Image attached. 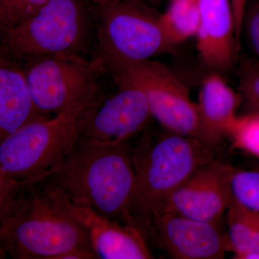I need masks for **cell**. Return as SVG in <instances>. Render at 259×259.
<instances>
[{
	"mask_svg": "<svg viewBox=\"0 0 259 259\" xmlns=\"http://www.w3.org/2000/svg\"><path fill=\"white\" fill-rule=\"evenodd\" d=\"M50 187L66 212L88 232L92 248L97 258H154L148 249L144 233L139 228L122 224L90 207L74 205L56 189Z\"/></svg>",
	"mask_w": 259,
	"mask_h": 259,
	"instance_id": "obj_12",
	"label": "cell"
},
{
	"mask_svg": "<svg viewBox=\"0 0 259 259\" xmlns=\"http://www.w3.org/2000/svg\"><path fill=\"white\" fill-rule=\"evenodd\" d=\"M248 1V0H231L233 15H234L237 44L239 48L242 32H243L245 12Z\"/></svg>",
	"mask_w": 259,
	"mask_h": 259,
	"instance_id": "obj_23",
	"label": "cell"
},
{
	"mask_svg": "<svg viewBox=\"0 0 259 259\" xmlns=\"http://www.w3.org/2000/svg\"><path fill=\"white\" fill-rule=\"evenodd\" d=\"M233 199L242 207L259 214V168L236 169L232 180Z\"/></svg>",
	"mask_w": 259,
	"mask_h": 259,
	"instance_id": "obj_19",
	"label": "cell"
},
{
	"mask_svg": "<svg viewBox=\"0 0 259 259\" xmlns=\"http://www.w3.org/2000/svg\"><path fill=\"white\" fill-rule=\"evenodd\" d=\"M218 224L164 212L151 218L144 231L172 258L222 259L232 248Z\"/></svg>",
	"mask_w": 259,
	"mask_h": 259,
	"instance_id": "obj_10",
	"label": "cell"
},
{
	"mask_svg": "<svg viewBox=\"0 0 259 259\" xmlns=\"http://www.w3.org/2000/svg\"><path fill=\"white\" fill-rule=\"evenodd\" d=\"M240 93L250 112H259V61L246 57L238 71Z\"/></svg>",
	"mask_w": 259,
	"mask_h": 259,
	"instance_id": "obj_21",
	"label": "cell"
},
{
	"mask_svg": "<svg viewBox=\"0 0 259 259\" xmlns=\"http://www.w3.org/2000/svg\"><path fill=\"white\" fill-rule=\"evenodd\" d=\"M135 180L133 151L127 141L78 140L60 167L44 182L74 205L139 228L130 213Z\"/></svg>",
	"mask_w": 259,
	"mask_h": 259,
	"instance_id": "obj_2",
	"label": "cell"
},
{
	"mask_svg": "<svg viewBox=\"0 0 259 259\" xmlns=\"http://www.w3.org/2000/svg\"><path fill=\"white\" fill-rule=\"evenodd\" d=\"M228 238L235 259H259V238L245 209L233 199L228 209Z\"/></svg>",
	"mask_w": 259,
	"mask_h": 259,
	"instance_id": "obj_17",
	"label": "cell"
},
{
	"mask_svg": "<svg viewBox=\"0 0 259 259\" xmlns=\"http://www.w3.org/2000/svg\"><path fill=\"white\" fill-rule=\"evenodd\" d=\"M125 1L138 2V3H145V0H125Z\"/></svg>",
	"mask_w": 259,
	"mask_h": 259,
	"instance_id": "obj_25",
	"label": "cell"
},
{
	"mask_svg": "<svg viewBox=\"0 0 259 259\" xmlns=\"http://www.w3.org/2000/svg\"><path fill=\"white\" fill-rule=\"evenodd\" d=\"M235 170L230 163L216 159L199 167L173 192L157 214L170 212L219 223L233 201Z\"/></svg>",
	"mask_w": 259,
	"mask_h": 259,
	"instance_id": "obj_9",
	"label": "cell"
},
{
	"mask_svg": "<svg viewBox=\"0 0 259 259\" xmlns=\"http://www.w3.org/2000/svg\"><path fill=\"white\" fill-rule=\"evenodd\" d=\"M32 98L26 76L17 61L0 60V141L25 126L49 118Z\"/></svg>",
	"mask_w": 259,
	"mask_h": 259,
	"instance_id": "obj_14",
	"label": "cell"
},
{
	"mask_svg": "<svg viewBox=\"0 0 259 259\" xmlns=\"http://www.w3.org/2000/svg\"><path fill=\"white\" fill-rule=\"evenodd\" d=\"M118 87L115 95L81 117L79 141L126 142L147 125L153 116L145 94L130 85Z\"/></svg>",
	"mask_w": 259,
	"mask_h": 259,
	"instance_id": "obj_11",
	"label": "cell"
},
{
	"mask_svg": "<svg viewBox=\"0 0 259 259\" xmlns=\"http://www.w3.org/2000/svg\"><path fill=\"white\" fill-rule=\"evenodd\" d=\"M0 221L1 258L56 259L69 252L97 257L88 232L44 181L0 194Z\"/></svg>",
	"mask_w": 259,
	"mask_h": 259,
	"instance_id": "obj_1",
	"label": "cell"
},
{
	"mask_svg": "<svg viewBox=\"0 0 259 259\" xmlns=\"http://www.w3.org/2000/svg\"><path fill=\"white\" fill-rule=\"evenodd\" d=\"M243 208H244V207H243ZM244 209L250 223H251L252 226H253V228H254L259 238V214H257V213L248 210L247 209Z\"/></svg>",
	"mask_w": 259,
	"mask_h": 259,
	"instance_id": "obj_24",
	"label": "cell"
},
{
	"mask_svg": "<svg viewBox=\"0 0 259 259\" xmlns=\"http://www.w3.org/2000/svg\"><path fill=\"white\" fill-rule=\"evenodd\" d=\"M161 20L173 46L196 36L200 22L199 0H170Z\"/></svg>",
	"mask_w": 259,
	"mask_h": 259,
	"instance_id": "obj_16",
	"label": "cell"
},
{
	"mask_svg": "<svg viewBox=\"0 0 259 259\" xmlns=\"http://www.w3.org/2000/svg\"><path fill=\"white\" fill-rule=\"evenodd\" d=\"M233 147L259 158V112L237 116L228 131Z\"/></svg>",
	"mask_w": 259,
	"mask_h": 259,
	"instance_id": "obj_18",
	"label": "cell"
},
{
	"mask_svg": "<svg viewBox=\"0 0 259 259\" xmlns=\"http://www.w3.org/2000/svg\"><path fill=\"white\" fill-rule=\"evenodd\" d=\"M81 116L36 121L1 141L0 194L44 182L60 167L80 136Z\"/></svg>",
	"mask_w": 259,
	"mask_h": 259,
	"instance_id": "obj_5",
	"label": "cell"
},
{
	"mask_svg": "<svg viewBox=\"0 0 259 259\" xmlns=\"http://www.w3.org/2000/svg\"><path fill=\"white\" fill-rule=\"evenodd\" d=\"M214 149L195 138L168 131L146 138L133 151L136 180L130 213L141 231L179 187L214 159Z\"/></svg>",
	"mask_w": 259,
	"mask_h": 259,
	"instance_id": "obj_3",
	"label": "cell"
},
{
	"mask_svg": "<svg viewBox=\"0 0 259 259\" xmlns=\"http://www.w3.org/2000/svg\"><path fill=\"white\" fill-rule=\"evenodd\" d=\"M243 101L216 73L206 76L199 93V141L215 148L228 136L236 118L237 109Z\"/></svg>",
	"mask_w": 259,
	"mask_h": 259,
	"instance_id": "obj_15",
	"label": "cell"
},
{
	"mask_svg": "<svg viewBox=\"0 0 259 259\" xmlns=\"http://www.w3.org/2000/svg\"><path fill=\"white\" fill-rule=\"evenodd\" d=\"M200 22L197 49L204 64L215 71L229 69L239 49L231 0H199Z\"/></svg>",
	"mask_w": 259,
	"mask_h": 259,
	"instance_id": "obj_13",
	"label": "cell"
},
{
	"mask_svg": "<svg viewBox=\"0 0 259 259\" xmlns=\"http://www.w3.org/2000/svg\"><path fill=\"white\" fill-rule=\"evenodd\" d=\"M49 0H0L1 31L24 23L36 14Z\"/></svg>",
	"mask_w": 259,
	"mask_h": 259,
	"instance_id": "obj_20",
	"label": "cell"
},
{
	"mask_svg": "<svg viewBox=\"0 0 259 259\" xmlns=\"http://www.w3.org/2000/svg\"><path fill=\"white\" fill-rule=\"evenodd\" d=\"M243 28L252 48L259 56V0H249L245 9Z\"/></svg>",
	"mask_w": 259,
	"mask_h": 259,
	"instance_id": "obj_22",
	"label": "cell"
},
{
	"mask_svg": "<svg viewBox=\"0 0 259 259\" xmlns=\"http://www.w3.org/2000/svg\"><path fill=\"white\" fill-rule=\"evenodd\" d=\"M15 61L25 73L37 107L47 115L83 117L104 100L99 79L104 71L94 59L59 54Z\"/></svg>",
	"mask_w": 259,
	"mask_h": 259,
	"instance_id": "obj_6",
	"label": "cell"
},
{
	"mask_svg": "<svg viewBox=\"0 0 259 259\" xmlns=\"http://www.w3.org/2000/svg\"><path fill=\"white\" fill-rule=\"evenodd\" d=\"M97 47L94 60L139 61L151 59L172 47L161 15L144 3L94 0Z\"/></svg>",
	"mask_w": 259,
	"mask_h": 259,
	"instance_id": "obj_7",
	"label": "cell"
},
{
	"mask_svg": "<svg viewBox=\"0 0 259 259\" xmlns=\"http://www.w3.org/2000/svg\"><path fill=\"white\" fill-rule=\"evenodd\" d=\"M99 64L117 85L141 90L153 117L167 131L198 139V105L192 101L185 83L166 66L151 59L108 61Z\"/></svg>",
	"mask_w": 259,
	"mask_h": 259,
	"instance_id": "obj_8",
	"label": "cell"
},
{
	"mask_svg": "<svg viewBox=\"0 0 259 259\" xmlns=\"http://www.w3.org/2000/svg\"><path fill=\"white\" fill-rule=\"evenodd\" d=\"M94 0H49L26 21L1 31V57L21 61L47 55L95 56Z\"/></svg>",
	"mask_w": 259,
	"mask_h": 259,
	"instance_id": "obj_4",
	"label": "cell"
},
{
	"mask_svg": "<svg viewBox=\"0 0 259 259\" xmlns=\"http://www.w3.org/2000/svg\"><path fill=\"white\" fill-rule=\"evenodd\" d=\"M258 168H259V166H258Z\"/></svg>",
	"mask_w": 259,
	"mask_h": 259,
	"instance_id": "obj_26",
	"label": "cell"
}]
</instances>
